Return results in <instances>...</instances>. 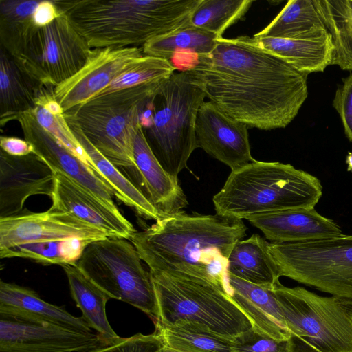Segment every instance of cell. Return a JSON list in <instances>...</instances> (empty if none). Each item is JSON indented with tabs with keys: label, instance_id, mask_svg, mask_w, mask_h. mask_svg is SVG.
<instances>
[{
	"label": "cell",
	"instance_id": "obj_35",
	"mask_svg": "<svg viewBox=\"0 0 352 352\" xmlns=\"http://www.w3.org/2000/svg\"><path fill=\"white\" fill-rule=\"evenodd\" d=\"M175 70L176 67L166 59L143 54L136 58L100 94H107L142 85L162 83Z\"/></svg>",
	"mask_w": 352,
	"mask_h": 352
},
{
	"label": "cell",
	"instance_id": "obj_40",
	"mask_svg": "<svg viewBox=\"0 0 352 352\" xmlns=\"http://www.w3.org/2000/svg\"><path fill=\"white\" fill-rule=\"evenodd\" d=\"M0 146L1 150L7 154L16 157L25 156L35 152L34 147L30 142L16 137L1 136Z\"/></svg>",
	"mask_w": 352,
	"mask_h": 352
},
{
	"label": "cell",
	"instance_id": "obj_37",
	"mask_svg": "<svg viewBox=\"0 0 352 352\" xmlns=\"http://www.w3.org/2000/svg\"><path fill=\"white\" fill-rule=\"evenodd\" d=\"M164 346L160 335L137 333L128 338L116 339L111 343L87 352H158Z\"/></svg>",
	"mask_w": 352,
	"mask_h": 352
},
{
	"label": "cell",
	"instance_id": "obj_18",
	"mask_svg": "<svg viewBox=\"0 0 352 352\" xmlns=\"http://www.w3.org/2000/svg\"><path fill=\"white\" fill-rule=\"evenodd\" d=\"M50 208L70 212L105 232L109 237L129 240L136 232L120 212L110 208L85 187L65 175L55 171Z\"/></svg>",
	"mask_w": 352,
	"mask_h": 352
},
{
	"label": "cell",
	"instance_id": "obj_2",
	"mask_svg": "<svg viewBox=\"0 0 352 352\" xmlns=\"http://www.w3.org/2000/svg\"><path fill=\"white\" fill-rule=\"evenodd\" d=\"M246 231L242 219L183 210L136 231L129 241L150 272L206 280L229 294L228 257Z\"/></svg>",
	"mask_w": 352,
	"mask_h": 352
},
{
	"label": "cell",
	"instance_id": "obj_33",
	"mask_svg": "<svg viewBox=\"0 0 352 352\" xmlns=\"http://www.w3.org/2000/svg\"><path fill=\"white\" fill-rule=\"evenodd\" d=\"M90 242L74 238L26 243L0 250V258H25L45 265H76Z\"/></svg>",
	"mask_w": 352,
	"mask_h": 352
},
{
	"label": "cell",
	"instance_id": "obj_24",
	"mask_svg": "<svg viewBox=\"0 0 352 352\" xmlns=\"http://www.w3.org/2000/svg\"><path fill=\"white\" fill-rule=\"evenodd\" d=\"M228 273L267 288H272L280 277L269 242L256 234L234 245L228 257Z\"/></svg>",
	"mask_w": 352,
	"mask_h": 352
},
{
	"label": "cell",
	"instance_id": "obj_4",
	"mask_svg": "<svg viewBox=\"0 0 352 352\" xmlns=\"http://www.w3.org/2000/svg\"><path fill=\"white\" fill-rule=\"evenodd\" d=\"M322 195L318 178L291 164L254 160L232 170L212 199L216 214L239 219L291 209H312Z\"/></svg>",
	"mask_w": 352,
	"mask_h": 352
},
{
	"label": "cell",
	"instance_id": "obj_28",
	"mask_svg": "<svg viewBox=\"0 0 352 352\" xmlns=\"http://www.w3.org/2000/svg\"><path fill=\"white\" fill-rule=\"evenodd\" d=\"M63 268L67 277L71 296L90 328L108 340L119 338L107 317L106 305L111 298L110 296L77 265H65Z\"/></svg>",
	"mask_w": 352,
	"mask_h": 352
},
{
	"label": "cell",
	"instance_id": "obj_13",
	"mask_svg": "<svg viewBox=\"0 0 352 352\" xmlns=\"http://www.w3.org/2000/svg\"><path fill=\"white\" fill-rule=\"evenodd\" d=\"M107 237L105 232L74 214L52 208L0 218V250L36 241L74 238L94 241Z\"/></svg>",
	"mask_w": 352,
	"mask_h": 352
},
{
	"label": "cell",
	"instance_id": "obj_1",
	"mask_svg": "<svg viewBox=\"0 0 352 352\" xmlns=\"http://www.w3.org/2000/svg\"><path fill=\"white\" fill-rule=\"evenodd\" d=\"M208 54L184 69L202 85L221 111L248 128H285L308 96L307 74L248 36L219 37Z\"/></svg>",
	"mask_w": 352,
	"mask_h": 352
},
{
	"label": "cell",
	"instance_id": "obj_21",
	"mask_svg": "<svg viewBox=\"0 0 352 352\" xmlns=\"http://www.w3.org/2000/svg\"><path fill=\"white\" fill-rule=\"evenodd\" d=\"M229 294L252 323V329L276 340L292 338L272 288L258 286L228 273Z\"/></svg>",
	"mask_w": 352,
	"mask_h": 352
},
{
	"label": "cell",
	"instance_id": "obj_14",
	"mask_svg": "<svg viewBox=\"0 0 352 352\" xmlns=\"http://www.w3.org/2000/svg\"><path fill=\"white\" fill-rule=\"evenodd\" d=\"M142 55V47L94 48L84 66L54 88V96L66 113L98 96Z\"/></svg>",
	"mask_w": 352,
	"mask_h": 352
},
{
	"label": "cell",
	"instance_id": "obj_26",
	"mask_svg": "<svg viewBox=\"0 0 352 352\" xmlns=\"http://www.w3.org/2000/svg\"><path fill=\"white\" fill-rule=\"evenodd\" d=\"M43 87L28 76L2 47L0 53V124L3 126L20 113L34 109Z\"/></svg>",
	"mask_w": 352,
	"mask_h": 352
},
{
	"label": "cell",
	"instance_id": "obj_16",
	"mask_svg": "<svg viewBox=\"0 0 352 352\" xmlns=\"http://www.w3.org/2000/svg\"><path fill=\"white\" fill-rule=\"evenodd\" d=\"M55 172L39 155L12 156L0 151V218L21 214L31 196L52 197Z\"/></svg>",
	"mask_w": 352,
	"mask_h": 352
},
{
	"label": "cell",
	"instance_id": "obj_29",
	"mask_svg": "<svg viewBox=\"0 0 352 352\" xmlns=\"http://www.w3.org/2000/svg\"><path fill=\"white\" fill-rule=\"evenodd\" d=\"M331 36V65L352 71V0H314Z\"/></svg>",
	"mask_w": 352,
	"mask_h": 352
},
{
	"label": "cell",
	"instance_id": "obj_41",
	"mask_svg": "<svg viewBox=\"0 0 352 352\" xmlns=\"http://www.w3.org/2000/svg\"><path fill=\"white\" fill-rule=\"evenodd\" d=\"M61 11L54 1H40L34 14V19L37 27H43L51 23L60 14Z\"/></svg>",
	"mask_w": 352,
	"mask_h": 352
},
{
	"label": "cell",
	"instance_id": "obj_7",
	"mask_svg": "<svg viewBox=\"0 0 352 352\" xmlns=\"http://www.w3.org/2000/svg\"><path fill=\"white\" fill-rule=\"evenodd\" d=\"M162 83L100 94L64 114L75 120L90 143L115 166L136 170L133 146L140 114Z\"/></svg>",
	"mask_w": 352,
	"mask_h": 352
},
{
	"label": "cell",
	"instance_id": "obj_11",
	"mask_svg": "<svg viewBox=\"0 0 352 352\" xmlns=\"http://www.w3.org/2000/svg\"><path fill=\"white\" fill-rule=\"evenodd\" d=\"M91 50L61 12L51 23L37 27L12 58L33 80L55 87L84 66Z\"/></svg>",
	"mask_w": 352,
	"mask_h": 352
},
{
	"label": "cell",
	"instance_id": "obj_20",
	"mask_svg": "<svg viewBox=\"0 0 352 352\" xmlns=\"http://www.w3.org/2000/svg\"><path fill=\"white\" fill-rule=\"evenodd\" d=\"M133 153L144 189L164 217L183 211L188 206L184 192L178 179L168 175L158 162L141 125L134 138Z\"/></svg>",
	"mask_w": 352,
	"mask_h": 352
},
{
	"label": "cell",
	"instance_id": "obj_36",
	"mask_svg": "<svg viewBox=\"0 0 352 352\" xmlns=\"http://www.w3.org/2000/svg\"><path fill=\"white\" fill-rule=\"evenodd\" d=\"M32 113L44 129L100 174L69 126L64 113L53 114L41 105H36Z\"/></svg>",
	"mask_w": 352,
	"mask_h": 352
},
{
	"label": "cell",
	"instance_id": "obj_12",
	"mask_svg": "<svg viewBox=\"0 0 352 352\" xmlns=\"http://www.w3.org/2000/svg\"><path fill=\"white\" fill-rule=\"evenodd\" d=\"M116 340L52 323L0 317V352H87Z\"/></svg>",
	"mask_w": 352,
	"mask_h": 352
},
{
	"label": "cell",
	"instance_id": "obj_8",
	"mask_svg": "<svg viewBox=\"0 0 352 352\" xmlns=\"http://www.w3.org/2000/svg\"><path fill=\"white\" fill-rule=\"evenodd\" d=\"M272 289L296 352H352V318L338 297L280 281Z\"/></svg>",
	"mask_w": 352,
	"mask_h": 352
},
{
	"label": "cell",
	"instance_id": "obj_38",
	"mask_svg": "<svg viewBox=\"0 0 352 352\" xmlns=\"http://www.w3.org/2000/svg\"><path fill=\"white\" fill-rule=\"evenodd\" d=\"M232 352H296L292 340H276L253 329L233 343Z\"/></svg>",
	"mask_w": 352,
	"mask_h": 352
},
{
	"label": "cell",
	"instance_id": "obj_25",
	"mask_svg": "<svg viewBox=\"0 0 352 352\" xmlns=\"http://www.w3.org/2000/svg\"><path fill=\"white\" fill-rule=\"evenodd\" d=\"M253 38L261 47L305 74L322 72L331 65L333 46L329 32L311 39Z\"/></svg>",
	"mask_w": 352,
	"mask_h": 352
},
{
	"label": "cell",
	"instance_id": "obj_3",
	"mask_svg": "<svg viewBox=\"0 0 352 352\" xmlns=\"http://www.w3.org/2000/svg\"><path fill=\"white\" fill-rule=\"evenodd\" d=\"M201 1L54 0L91 49L142 47L190 24Z\"/></svg>",
	"mask_w": 352,
	"mask_h": 352
},
{
	"label": "cell",
	"instance_id": "obj_5",
	"mask_svg": "<svg viewBox=\"0 0 352 352\" xmlns=\"http://www.w3.org/2000/svg\"><path fill=\"white\" fill-rule=\"evenodd\" d=\"M158 310L155 325L196 323L231 342L252 330V323L228 292L212 282L151 272Z\"/></svg>",
	"mask_w": 352,
	"mask_h": 352
},
{
	"label": "cell",
	"instance_id": "obj_27",
	"mask_svg": "<svg viewBox=\"0 0 352 352\" xmlns=\"http://www.w3.org/2000/svg\"><path fill=\"white\" fill-rule=\"evenodd\" d=\"M327 33L314 0H289L269 25L253 37L311 39Z\"/></svg>",
	"mask_w": 352,
	"mask_h": 352
},
{
	"label": "cell",
	"instance_id": "obj_15",
	"mask_svg": "<svg viewBox=\"0 0 352 352\" xmlns=\"http://www.w3.org/2000/svg\"><path fill=\"white\" fill-rule=\"evenodd\" d=\"M16 120L25 140L34 147V153L55 170L78 183L110 208L119 210L113 201L114 193L107 181L44 129L36 121L32 110L18 115Z\"/></svg>",
	"mask_w": 352,
	"mask_h": 352
},
{
	"label": "cell",
	"instance_id": "obj_22",
	"mask_svg": "<svg viewBox=\"0 0 352 352\" xmlns=\"http://www.w3.org/2000/svg\"><path fill=\"white\" fill-rule=\"evenodd\" d=\"M0 317L52 323L81 331H93L82 316L47 302L36 292L14 283L0 281Z\"/></svg>",
	"mask_w": 352,
	"mask_h": 352
},
{
	"label": "cell",
	"instance_id": "obj_39",
	"mask_svg": "<svg viewBox=\"0 0 352 352\" xmlns=\"http://www.w3.org/2000/svg\"><path fill=\"white\" fill-rule=\"evenodd\" d=\"M333 106L341 118L346 138L352 142V74L338 87Z\"/></svg>",
	"mask_w": 352,
	"mask_h": 352
},
{
	"label": "cell",
	"instance_id": "obj_9",
	"mask_svg": "<svg viewBox=\"0 0 352 352\" xmlns=\"http://www.w3.org/2000/svg\"><path fill=\"white\" fill-rule=\"evenodd\" d=\"M128 239L107 237L90 242L77 266L111 298L126 302L158 318L152 276Z\"/></svg>",
	"mask_w": 352,
	"mask_h": 352
},
{
	"label": "cell",
	"instance_id": "obj_31",
	"mask_svg": "<svg viewBox=\"0 0 352 352\" xmlns=\"http://www.w3.org/2000/svg\"><path fill=\"white\" fill-rule=\"evenodd\" d=\"M216 34L188 24L169 34L155 37L142 47L144 55L166 59L170 62L177 53L187 52L195 56L208 54L216 47Z\"/></svg>",
	"mask_w": 352,
	"mask_h": 352
},
{
	"label": "cell",
	"instance_id": "obj_10",
	"mask_svg": "<svg viewBox=\"0 0 352 352\" xmlns=\"http://www.w3.org/2000/svg\"><path fill=\"white\" fill-rule=\"evenodd\" d=\"M280 276L352 300V235L305 242L269 243Z\"/></svg>",
	"mask_w": 352,
	"mask_h": 352
},
{
	"label": "cell",
	"instance_id": "obj_32",
	"mask_svg": "<svg viewBox=\"0 0 352 352\" xmlns=\"http://www.w3.org/2000/svg\"><path fill=\"white\" fill-rule=\"evenodd\" d=\"M164 344L181 352H232L228 341L196 323L178 321L168 326L155 325Z\"/></svg>",
	"mask_w": 352,
	"mask_h": 352
},
{
	"label": "cell",
	"instance_id": "obj_34",
	"mask_svg": "<svg viewBox=\"0 0 352 352\" xmlns=\"http://www.w3.org/2000/svg\"><path fill=\"white\" fill-rule=\"evenodd\" d=\"M251 0H201L190 19V25L223 37L226 29L243 19Z\"/></svg>",
	"mask_w": 352,
	"mask_h": 352
},
{
	"label": "cell",
	"instance_id": "obj_17",
	"mask_svg": "<svg viewBox=\"0 0 352 352\" xmlns=\"http://www.w3.org/2000/svg\"><path fill=\"white\" fill-rule=\"evenodd\" d=\"M248 126L204 101L197 115L195 135L198 148L225 164L232 170L254 160L251 155Z\"/></svg>",
	"mask_w": 352,
	"mask_h": 352
},
{
	"label": "cell",
	"instance_id": "obj_19",
	"mask_svg": "<svg viewBox=\"0 0 352 352\" xmlns=\"http://www.w3.org/2000/svg\"><path fill=\"white\" fill-rule=\"evenodd\" d=\"M245 219L258 228L266 239L276 243L315 241L342 234L333 220L321 215L315 208L261 213Z\"/></svg>",
	"mask_w": 352,
	"mask_h": 352
},
{
	"label": "cell",
	"instance_id": "obj_43",
	"mask_svg": "<svg viewBox=\"0 0 352 352\" xmlns=\"http://www.w3.org/2000/svg\"><path fill=\"white\" fill-rule=\"evenodd\" d=\"M158 352H181L173 349H171L166 345L164 346L160 349Z\"/></svg>",
	"mask_w": 352,
	"mask_h": 352
},
{
	"label": "cell",
	"instance_id": "obj_6",
	"mask_svg": "<svg viewBox=\"0 0 352 352\" xmlns=\"http://www.w3.org/2000/svg\"><path fill=\"white\" fill-rule=\"evenodd\" d=\"M205 98L202 85L186 69L175 72L151 98V122L144 133L162 168L175 179L198 148L195 123Z\"/></svg>",
	"mask_w": 352,
	"mask_h": 352
},
{
	"label": "cell",
	"instance_id": "obj_30",
	"mask_svg": "<svg viewBox=\"0 0 352 352\" xmlns=\"http://www.w3.org/2000/svg\"><path fill=\"white\" fill-rule=\"evenodd\" d=\"M40 1L0 0V43L12 57H16L25 40L37 28L34 12Z\"/></svg>",
	"mask_w": 352,
	"mask_h": 352
},
{
	"label": "cell",
	"instance_id": "obj_42",
	"mask_svg": "<svg viewBox=\"0 0 352 352\" xmlns=\"http://www.w3.org/2000/svg\"><path fill=\"white\" fill-rule=\"evenodd\" d=\"M346 163L348 165L347 170L352 172V152H349L346 156Z\"/></svg>",
	"mask_w": 352,
	"mask_h": 352
},
{
	"label": "cell",
	"instance_id": "obj_23",
	"mask_svg": "<svg viewBox=\"0 0 352 352\" xmlns=\"http://www.w3.org/2000/svg\"><path fill=\"white\" fill-rule=\"evenodd\" d=\"M64 116L95 168L112 188L114 195L146 219L157 221L164 218L162 213L141 188L127 179L116 166L90 143L75 120L68 116L65 114Z\"/></svg>",
	"mask_w": 352,
	"mask_h": 352
}]
</instances>
